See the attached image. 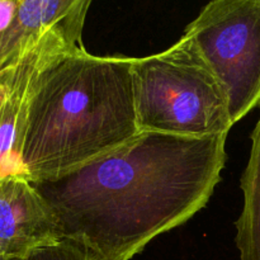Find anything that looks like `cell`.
Segmentation results:
<instances>
[{
    "instance_id": "1",
    "label": "cell",
    "mask_w": 260,
    "mask_h": 260,
    "mask_svg": "<svg viewBox=\"0 0 260 260\" xmlns=\"http://www.w3.org/2000/svg\"><path fill=\"white\" fill-rule=\"evenodd\" d=\"M226 139L141 131L109 154L33 184L63 239L98 260H131L207 205L225 168Z\"/></svg>"
},
{
    "instance_id": "2",
    "label": "cell",
    "mask_w": 260,
    "mask_h": 260,
    "mask_svg": "<svg viewBox=\"0 0 260 260\" xmlns=\"http://www.w3.org/2000/svg\"><path fill=\"white\" fill-rule=\"evenodd\" d=\"M134 57L95 56L84 46L51 56L36 76L22 149L32 183L71 172L140 134Z\"/></svg>"
},
{
    "instance_id": "3",
    "label": "cell",
    "mask_w": 260,
    "mask_h": 260,
    "mask_svg": "<svg viewBox=\"0 0 260 260\" xmlns=\"http://www.w3.org/2000/svg\"><path fill=\"white\" fill-rule=\"evenodd\" d=\"M140 131L184 137L229 134L234 126L226 89L188 36L132 63Z\"/></svg>"
},
{
    "instance_id": "4",
    "label": "cell",
    "mask_w": 260,
    "mask_h": 260,
    "mask_svg": "<svg viewBox=\"0 0 260 260\" xmlns=\"http://www.w3.org/2000/svg\"><path fill=\"white\" fill-rule=\"evenodd\" d=\"M184 35L226 89L235 124L260 104V0H211Z\"/></svg>"
},
{
    "instance_id": "5",
    "label": "cell",
    "mask_w": 260,
    "mask_h": 260,
    "mask_svg": "<svg viewBox=\"0 0 260 260\" xmlns=\"http://www.w3.org/2000/svg\"><path fill=\"white\" fill-rule=\"evenodd\" d=\"M63 240L47 201L24 175L0 179V256H23Z\"/></svg>"
},
{
    "instance_id": "6",
    "label": "cell",
    "mask_w": 260,
    "mask_h": 260,
    "mask_svg": "<svg viewBox=\"0 0 260 260\" xmlns=\"http://www.w3.org/2000/svg\"><path fill=\"white\" fill-rule=\"evenodd\" d=\"M93 0H20L14 20L0 35V71L14 66L45 36L83 45V28Z\"/></svg>"
},
{
    "instance_id": "7",
    "label": "cell",
    "mask_w": 260,
    "mask_h": 260,
    "mask_svg": "<svg viewBox=\"0 0 260 260\" xmlns=\"http://www.w3.org/2000/svg\"><path fill=\"white\" fill-rule=\"evenodd\" d=\"M78 46L84 45H74L56 35H47L17 63L12 91L0 109V179L9 175L25 177L22 149L28 107L38 71L52 55Z\"/></svg>"
},
{
    "instance_id": "8",
    "label": "cell",
    "mask_w": 260,
    "mask_h": 260,
    "mask_svg": "<svg viewBox=\"0 0 260 260\" xmlns=\"http://www.w3.org/2000/svg\"><path fill=\"white\" fill-rule=\"evenodd\" d=\"M244 207L236 221L240 260H260V118L251 134L248 165L241 177Z\"/></svg>"
},
{
    "instance_id": "9",
    "label": "cell",
    "mask_w": 260,
    "mask_h": 260,
    "mask_svg": "<svg viewBox=\"0 0 260 260\" xmlns=\"http://www.w3.org/2000/svg\"><path fill=\"white\" fill-rule=\"evenodd\" d=\"M0 260H98L85 246L73 240L63 239L55 245L45 246L23 256H10Z\"/></svg>"
},
{
    "instance_id": "10",
    "label": "cell",
    "mask_w": 260,
    "mask_h": 260,
    "mask_svg": "<svg viewBox=\"0 0 260 260\" xmlns=\"http://www.w3.org/2000/svg\"><path fill=\"white\" fill-rule=\"evenodd\" d=\"M19 4L20 0H0V35L10 27Z\"/></svg>"
},
{
    "instance_id": "11",
    "label": "cell",
    "mask_w": 260,
    "mask_h": 260,
    "mask_svg": "<svg viewBox=\"0 0 260 260\" xmlns=\"http://www.w3.org/2000/svg\"><path fill=\"white\" fill-rule=\"evenodd\" d=\"M15 70H17V65L10 66V68L0 71V109L4 106L10 91H12Z\"/></svg>"
}]
</instances>
